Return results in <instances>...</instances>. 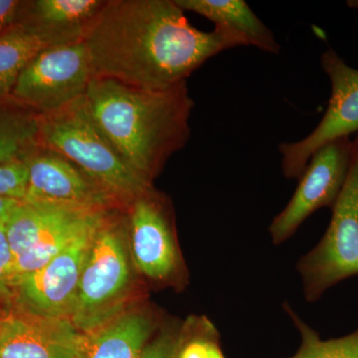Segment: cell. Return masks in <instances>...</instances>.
<instances>
[{
  "mask_svg": "<svg viewBox=\"0 0 358 358\" xmlns=\"http://www.w3.org/2000/svg\"><path fill=\"white\" fill-rule=\"evenodd\" d=\"M82 40L94 78L145 90L183 83L213 56L240 46L227 33L190 24L174 0H106Z\"/></svg>",
  "mask_w": 358,
  "mask_h": 358,
  "instance_id": "cell-1",
  "label": "cell"
},
{
  "mask_svg": "<svg viewBox=\"0 0 358 358\" xmlns=\"http://www.w3.org/2000/svg\"><path fill=\"white\" fill-rule=\"evenodd\" d=\"M85 98L103 133L148 182L152 183L169 157L189 140L194 102L186 82L145 90L93 78Z\"/></svg>",
  "mask_w": 358,
  "mask_h": 358,
  "instance_id": "cell-2",
  "label": "cell"
},
{
  "mask_svg": "<svg viewBox=\"0 0 358 358\" xmlns=\"http://www.w3.org/2000/svg\"><path fill=\"white\" fill-rule=\"evenodd\" d=\"M39 141L76 164L124 208L152 187L134 173L103 133L85 96L40 115Z\"/></svg>",
  "mask_w": 358,
  "mask_h": 358,
  "instance_id": "cell-3",
  "label": "cell"
},
{
  "mask_svg": "<svg viewBox=\"0 0 358 358\" xmlns=\"http://www.w3.org/2000/svg\"><path fill=\"white\" fill-rule=\"evenodd\" d=\"M106 213L96 230L78 287L70 320L90 334L122 313L131 282L124 232L117 216Z\"/></svg>",
  "mask_w": 358,
  "mask_h": 358,
  "instance_id": "cell-4",
  "label": "cell"
},
{
  "mask_svg": "<svg viewBox=\"0 0 358 358\" xmlns=\"http://www.w3.org/2000/svg\"><path fill=\"white\" fill-rule=\"evenodd\" d=\"M296 270L308 303L320 300L327 289L358 275V138L345 185L333 206L331 223L319 244L301 257Z\"/></svg>",
  "mask_w": 358,
  "mask_h": 358,
  "instance_id": "cell-5",
  "label": "cell"
},
{
  "mask_svg": "<svg viewBox=\"0 0 358 358\" xmlns=\"http://www.w3.org/2000/svg\"><path fill=\"white\" fill-rule=\"evenodd\" d=\"M108 210L22 200L6 221L13 255V280L43 267L80 233L100 221Z\"/></svg>",
  "mask_w": 358,
  "mask_h": 358,
  "instance_id": "cell-6",
  "label": "cell"
},
{
  "mask_svg": "<svg viewBox=\"0 0 358 358\" xmlns=\"http://www.w3.org/2000/svg\"><path fill=\"white\" fill-rule=\"evenodd\" d=\"M83 40L49 47L21 72L11 96L40 115L48 114L86 95L93 80Z\"/></svg>",
  "mask_w": 358,
  "mask_h": 358,
  "instance_id": "cell-7",
  "label": "cell"
},
{
  "mask_svg": "<svg viewBox=\"0 0 358 358\" xmlns=\"http://www.w3.org/2000/svg\"><path fill=\"white\" fill-rule=\"evenodd\" d=\"M103 216L80 233L43 267L15 278L11 286V307L38 317L70 320L82 271Z\"/></svg>",
  "mask_w": 358,
  "mask_h": 358,
  "instance_id": "cell-8",
  "label": "cell"
},
{
  "mask_svg": "<svg viewBox=\"0 0 358 358\" xmlns=\"http://www.w3.org/2000/svg\"><path fill=\"white\" fill-rule=\"evenodd\" d=\"M352 154V141L343 138L327 143L312 155L293 197L268 227L273 244L289 240L317 209L334 206L345 185Z\"/></svg>",
  "mask_w": 358,
  "mask_h": 358,
  "instance_id": "cell-9",
  "label": "cell"
},
{
  "mask_svg": "<svg viewBox=\"0 0 358 358\" xmlns=\"http://www.w3.org/2000/svg\"><path fill=\"white\" fill-rule=\"evenodd\" d=\"M322 65L331 82L329 107L307 138L280 145L282 171L288 179L300 178L308 160L320 148L358 131V70L346 65L333 50L322 54Z\"/></svg>",
  "mask_w": 358,
  "mask_h": 358,
  "instance_id": "cell-10",
  "label": "cell"
},
{
  "mask_svg": "<svg viewBox=\"0 0 358 358\" xmlns=\"http://www.w3.org/2000/svg\"><path fill=\"white\" fill-rule=\"evenodd\" d=\"M136 265L148 279L171 284L182 277L173 215L166 196L150 187L126 207Z\"/></svg>",
  "mask_w": 358,
  "mask_h": 358,
  "instance_id": "cell-11",
  "label": "cell"
},
{
  "mask_svg": "<svg viewBox=\"0 0 358 358\" xmlns=\"http://www.w3.org/2000/svg\"><path fill=\"white\" fill-rule=\"evenodd\" d=\"M28 186L24 201L107 210L124 208L76 164L40 145L24 160Z\"/></svg>",
  "mask_w": 358,
  "mask_h": 358,
  "instance_id": "cell-12",
  "label": "cell"
},
{
  "mask_svg": "<svg viewBox=\"0 0 358 358\" xmlns=\"http://www.w3.org/2000/svg\"><path fill=\"white\" fill-rule=\"evenodd\" d=\"M87 336L69 319L38 317L11 307L0 336V358H85Z\"/></svg>",
  "mask_w": 358,
  "mask_h": 358,
  "instance_id": "cell-13",
  "label": "cell"
},
{
  "mask_svg": "<svg viewBox=\"0 0 358 358\" xmlns=\"http://www.w3.org/2000/svg\"><path fill=\"white\" fill-rule=\"evenodd\" d=\"M183 11L203 16L239 42L240 46H255L267 53L281 50L274 34L243 0H174Z\"/></svg>",
  "mask_w": 358,
  "mask_h": 358,
  "instance_id": "cell-14",
  "label": "cell"
},
{
  "mask_svg": "<svg viewBox=\"0 0 358 358\" xmlns=\"http://www.w3.org/2000/svg\"><path fill=\"white\" fill-rule=\"evenodd\" d=\"M62 44L68 43L45 31L21 11L17 20L0 34V98L11 96L21 72L40 52Z\"/></svg>",
  "mask_w": 358,
  "mask_h": 358,
  "instance_id": "cell-15",
  "label": "cell"
},
{
  "mask_svg": "<svg viewBox=\"0 0 358 358\" xmlns=\"http://www.w3.org/2000/svg\"><path fill=\"white\" fill-rule=\"evenodd\" d=\"M155 329V320L148 313L122 312L86 334L85 358H141Z\"/></svg>",
  "mask_w": 358,
  "mask_h": 358,
  "instance_id": "cell-16",
  "label": "cell"
},
{
  "mask_svg": "<svg viewBox=\"0 0 358 358\" xmlns=\"http://www.w3.org/2000/svg\"><path fill=\"white\" fill-rule=\"evenodd\" d=\"M106 0H36L24 2L22 14L45 31L71 43L83 39L85 30Z\"/></svg>",
  "mask_w": 358,
  "mask_h": 358,
  "instance_id": "cell-17",
  "label": "cell"
},
{
  "mask_svg": "<svg viewBox=\"0 0 358 358\" xmlns=\"http://www.w3.org/2000/svg\"><path fill=\"white\" fill-rule=\"evenodd\" d=\"M40 114L11 96L0 98V164L23 162L40 145Z\"/></svg>",
  "mask_w": 358,
  "mask_h": 358,
  "instance_id": "cell-18",
  "label": "cell"
},
{
  "mask_svg": "<svg viewBox=\"0 0 358 358\" xmlns=\"http://www.w3.org/2000/svg\"><path fill=\"white\" fill-rule=\"evenodd\" d=\"M284 308L298 329L301 339L298 352L289 358H358V329L343 338L324 341L288 303H285Z\"/></svg>",
  "mask_w": 358,
  "mask_h": 358,
  "instance_id": "cell-19",
  "label": "cell"
},
{
  "mask_svg": "<svg viewBox=\"0 0 358 358\" xmlns=\"http://www.w3.org/2000/svg\"><path fill=\"white\" fill-rule=\"evenodd\" d=\"M28 186V171L24 162L0 164V197L24 200Z\"/></svg>",
  "mask_w": 358,
  "mask_h": 358,
  "instance_id": "cell-20",
  "label": "cell"
},
{
  "mask_svg": "<svg viewBox=\"0 0 358 358\" xmlns=\"http://www.w3.org/2000/svg\"><path fill=\"white\" fill-rule=\"evenodd\" d=\"M13 255L7 239L6 222L0 223V308L13 306Z\"/></svg>",
  "mask_w": 358,
  "mask_h": 358,
  "instance_id": "cell-21",
  "label": "cell"
},
{
  "mask_svg": "<svg viewBox=\"0 0 358 358\" xmlns=\"http://www.w3.org/2000/svg\"><path fill=\"white\" fill-rule=\"evenodd\" d=\"M183 343V329H162L152 341H148L141 358H178Z\"/></svg>",
  "mask_w": 358,
  "mask_h": 358,
  "instance_id": "cell-22",
  "label": "cell"
},
{
  "mask_svg": "<svg viewBox=\"0 0 358 358\" xmlns=\"http://www.w3.org/2000/svg\"><path fill=\"white\" fill-rule=\"evenodd\" d=\"M23 3L18 0H0V34L17 20Z\"/></svg>",
  "mask_w": 358,
  "mask_h": 358,
  "instance_id": "cell-23",
  "label": "cell"
},
{
  "mask_svg": "<svg viewBox=\"0 0 358 358\" xmlns=\"http://www.w3.org/2000/svg\"><path fill=\"white\" fill-rule=\"evenodd\" d=\"M21 201L22 200L0 197V223L6 222L11 212Z\"/></svg>",
  "mask_w": 358,
  "mask_h": 358,
  "instance_id": "cell-24",
  "label": "cell"
},
{
  "mask_svg": "<svg viewBox=\"0 0 358 358\" xmlns=\"http://www.w3.org/2000/svg\"><path fill=\"white\" fill-rule=\"evenodd\" d=\"M209 358H225L222 350H221L219 341H216L211 346L210 357Z\"/></svg>",
  "mask_w": 358,
  "mask_h": 358,
  "instance_id": "cell-25",
  "label": "cell"
},
{
  "mask_svg": "<svg viewBox=\"0 0 358 358\" xmlns=\"http://www.w3.org/2000/svg\"><path fill=\"white\" fill-rule=\"evenodd\" d=\"M6 310L0 308V336H1L2 329H3L4 315H6Z\"/></svg>",
  "mask_w": 358,
  "mask_h": 358,
  "instance_id": "cell-26",
  "label": "cell"
},
{
  "mask_svg": "<svg viewBox=\"0 0 358 358\" xmlns=\"http://www.w3.org/2000/svg\"><path fill=\"white\" fill-rule=\"evenodd\" d=\"M348 3L350 7H357L358 8V0H352V1H348Z\"/></svg>",
  "mask_w": 358,
  "mask_h": 358,
  "instance_id": "cell-27",
  "label": "cell"
}]
</instances>
